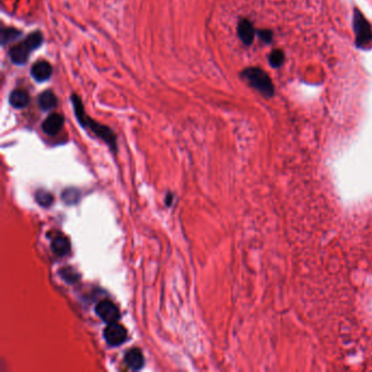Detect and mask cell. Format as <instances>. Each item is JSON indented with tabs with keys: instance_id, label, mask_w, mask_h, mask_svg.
I'll return each mask as SVG.
<instances>
[{
	"instance_id": "4",
	"label": "cell",
	"mask_w": 372,
	"mask_h": 372,
	"mask_svg": "<svg viewBox=\"0 0 372 372\" xmlns=\"http://www.w3.org/2000/svg\"><path fill=\"white\" fill-rule=\"evenodd\" d=\"M354 32H355V43L359 48H365L366 46L370 45L372 41V28L368 20L361 13L358 9L355 10L354 19Z\"/></svg>"
},
{
	"instance_id": "3",
	"label": "cell",
	"mask_w": 372,
	"mask_h": 372,
	"mask_svg": "<svg viewBox=\"0 0 372 372\" xmlns=\"http://www.w3.org/2000/svg\"><path fill=\"white\" fill-rule=\"evenodd\" d=\"M43 35L41 32H33L21 41L20 43L11 47L9 50V57L14 65L22 66L29 60L31 54L43 43Z\"/></svg>"
},
{
	"instance_id": "1",
	"label": "cell",
	"mask_w": 372,
	"mask_h": 372,
	"mask_svg": "<svg viewBox=\"0 0 372 372\" xmlns=\"http://www.w3.org/2000/svg\"><path fill=\"white\" fill-rule=\"evenodd\" d=\"M70 101H71L73 111H75L76 117L78 119L79 124H80L83 128L91 130L97 138L102 139L113 151H116L117 150V138H116V135H115L114 131L109 129L108 127H106V125L98 124L97 122H95V120H93L91 117H88L84 112V107H83V103L81 101L80 96L77 95V94H72L70 97Z\"/></svg>"
},
{
	"instance_id": "9",
	"label": "cell",
	"mask_w": 372,
	"mask_h": 372,
	"mask_svg": "<svg viewBox=\"0 0 372 372\" xmlns=\"http://www.w3.org/2000/svg\"><path fill=\"white\" fill-rule=\"evenodd\" d=\"M52 75V68L49 62L47 61H38L31 68V76L38 82L47 81Z\"/></svg>"
},
{
	"instance_id": "11",
	"label": "cell",
	"mask_w": 372,
	"mask_h": 372,
	"mask_svg": "<svg viewBox=\"0 0 372 372\" xmlns=\"http://www.w3.org/2000/svg\"><path fill=\"white\" fill-rule=\"evenodd\" d=\"M30 101L31 99H30L29 93L25 92L24 90H20V88L13 90L9 96L10 105H11L12 107L18 108V109H22L28 106V105L30 104Z\"/></svg>"
},
{
	"instance_id": "19",
	"label": "cell",
	"mask_w": 372,
	"mask_h": 372,
	"mask_svg": "<svg viewBox=\"0 0 372 372\" xmlns=\"http://www.w3.org/2000/svg\"><path fill=\"white\" fill-rule=\"evenodd\" d=\"M258 36L266 44H270L273 40V33L270 30H260L258 31Z\"/></svg>"
},
{
	"instance_id": "13",
	"label": "cell",
	"mask_w": 372,
	"mask_h": 372,
	"mask_svg": "<svg viewBox=\"0 0 372 372\" xmlns=\"http://www.w3.org/2000/svg\"><path fill=\"white\" fill-rule=\"evenodd\" d=\"M51 249L54 253L58 256H65L70 252V243L64 236H58L54 238L51 243Z\"/></svg>"
},
{
	"instance_id": "16",
	"label": "cell",
	"mask_w": 372,
	"mask_h": 372,
	"mask_svg": "<svg viewBox=\"0 0 372 372\" xmlns=\"http://www.w3.org/2000/svg\"><path fill=\"white\" fill-rule=\"evenodd\" d=\"M36 200H38L39 204L41 207H49L50 204L54 202V197H52L48 191L45 190H39L36 192Z\"/></svg>"
},
{
	"instance_id": "2",
	"label": "cell",
	"mask_w": 372,
	"mask_h": 372,
	"mask_svg": "<svg viewBox=\"0 0 372 372\" xmlns=\"http://www.w3.org/2000/svg\"><path fill=\"white\" fill-rule=\"evenodd\" d=\"M242 78L251 87L258 91L264 97H272L274 95L275 87L273 82H272V79L261 68H246L242 72Z\"/></svg>"
},
{
	"instance_id": "14",
	"label": "cell",
	"mask_w": 372,
	"mask_h": 372,
	"mask_svg": "<svg viewBox=\"0 0 372 372\" xmlns=\"http://www.w3.org/2000/svg\"><path fill=\"white\" fill-rule=\"evenodd\" d=\"M22 35L21 31L14 29V28H4L1 29V45L6 46L7 44L12 43L15 40H18L20 36Z\"/></svg>"
},
{
	"instance_id": "12",
	"label": "cell",
	"mask_w": 372,
	"mask_h": 372,
	"mask_svg": "<svg viewBox=\"0 0 372 372\" xmlns=\"http://www.w3.org/2000/svg\"><path fill=\"white\" fill-rule=\"evenodd\" d=\"M57 104H58V101H57V97L52 91L47 90L40 94L39 106L41 111H50V109L57 106Z\"/></svg>"
},
{
	"instance_id": "5",
	"label": "cell",
	"mask_w": 372,
	"mask_h": 372,
	"mask_svg": "<svg viewBox=\"0 0 372 372\" xmlns=\"http://www.w3.org/2000/svg\"><path fill=\"white\" fill-rule=\"evenodd\" d=\"M104 336L106 342L112 346H119L127 339V330L122 324L114 322L107 324V328L104 331Z\"/></svg>"
},
{
	"instance_id": "10",
	"label": "cell",
	"mask_w": 372,
	"mask_h": 372,
	"mask_svg": "<svg viewBox=\"0 0 372 372\" xmlns=\"http://www.w3.org/2000/svg\"><path fill=\"white\" fill-rule=\"evenodd\" d=\"M124 361L130 369L140 370L144 365L143 354L138 348H132L128 350L124 356Z\"/></svg>"
},
{
	"instance_id": "17",
	"label": "cell",
	"mask_w": 372,
	"mask_h": 372,
	"mask_svg": "<svg viewBox=\"0 0 372 372\" xmlns=\"http://www.w3.org/2000/svg\"><path fill=\"white\" fill-rule=\"evenodd\" d=\"M60 274L62 279H64L67 283H75L79 279V275L77 272L72 268H69V266H66V268L62 269L60 271Z\"/></svg>"
},
{
	"instance_id": "8",
	"label": "cell",
	"mask_w": 372,
	"mask_h": 372,
	"mask_svg": "<svg viewBox=\"0 0 372 372\" xmlns=\"http://www.w3.org/2000/svg\"><path fill=\"white\" fill-rule=\"evenodd\" d=\"M237 33L240 41L245 45L250 46L252 44L255 36V30L253 28V24L250 22L248 19H240L237 25Z\"/></svg>"
},
{
	"instance_id": "15",
	"label": "cell",
	"mask_w": 372,
	"mask_h": 372,
	"mask_svg": "<svg viewBox=\"0 0 372 372\" xmlns=\"http://www.w3.org/2000/svg\"><path fill=\"white\" fill-rule=\"evenodd\" d=\"M285 60V54L284 51L281 49H275L273 51H271V54L269 55V62L271 67L273 68H280L283 64H284Z\"/></svg>"
},
{
	"instance_id": "18",
	"label": "cell",
	"mask_w": 372,
	"mask_h": 372,
	"mask_svg": "<svg viewBox=\"0 0 372 372\" xmlns=\"http://www.w3.org/2000/svg\"><path fill=\"white\" fill-rule=\"evenodd\" d=\"M79 192L78 190L76 189H68L64 192V195H62V198H64V200L68 203V204H73V203H77L78 200H79Z\"/></svg>"
},
{
	"instance_id": "7",
	"label": "cell",
	"mask_w": 372,
	"mask_h": 372,
	"mask_svg": "<svg viewBox=\"0 0 372 372\" xmlns=\"http://www.w3.org/2000/svg\"><path fill=\"white\" fill-rule=\"evenodd\" d=\"M65 123V118L62 116L61 114L58 113H54L49 115L47 117L43 124H41V129H43L44 132L48 135H55L60 131Z\"/></svg>"
},
{
	"instance_id": "6",
	"label": "cell",
	"mask_w": 372,
	"mask_h": 372,
	"mask_svg": "<svg viewBox=\"0 0 372 372\" xmlns=\"http://www.w3.org/2000/svg\"><path fill=\"white\" fill-rule=\"evenodd\" d=\"M95 310L97 316L107 324L117 322L120 318V312L117 306L111 300H102L98 302Z\"/></svg>"
}]
</instances>
